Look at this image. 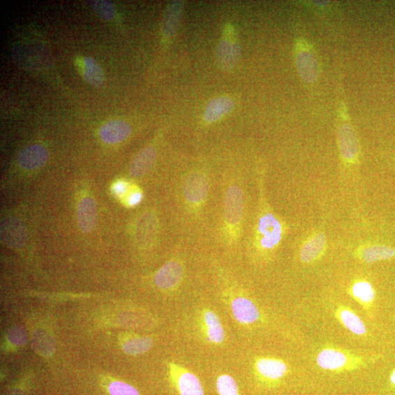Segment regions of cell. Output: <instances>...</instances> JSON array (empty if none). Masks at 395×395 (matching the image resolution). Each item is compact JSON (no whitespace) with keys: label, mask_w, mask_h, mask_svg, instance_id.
<instances>
[{"label":"cell","mask_w":395,"mask_h":395,"mask_svg":"<svg viewBox=\"0 0 395 395\" xmlns=\"http://www.w3.org/2000/svg\"><path fill=\"white\" fill-rule=\"evenodd\" d=\"M244 214V194L237 184L227 188L224 197L223 235L228 244L239 240Z\"/></svg>","instance_id":"1"},{"label":"cell","mask_w":395,"mask_h":395,"mask_svg":"<svg viewBox=\"0 0 395 395\" xmlns=\"http://www.w3.org/2000/svg\"><path fill=\"white\" fill-rule=\"evenodd\" d=\"M371 362L346 349L334 346L322 348L316 357L318 366L333 373L352 372L366 367Z\"/></svg>","instance_id":"2"},{"label":"cell","mask_w":395,"mask_h":395,"mask_svg":"<svg viewBox=\"0 0 395 395\" xmlns=\"http://www.w3.org/2000/svg\"><path fill=\"white\" fill-rule=\"evenodd\" d=\"M283 237V227L272 212L263 211L256 225L255 247L262 252L275 250Z\"/></svg>","instance_id":"3"},{"label":"cell","mask_w":395,"mask_h":395,"mask_svg":"<svg viewBox=\"0 0 395 395\" xmlns=\"http://www.w3.org/2000/svg\"><path fill=\"white\" fill-rule=\"evenodd\" d=\"M253 371L258 382L267 387H275L281 385L282 380L288 374L287 363L274 357H257L253 362Z\"/></svg>","instance_id":"4"},{"label":"cell","mask_w":395,"mask_h":395,"mask_svg":"<svg viewBox=\"0 0 395 395\" xmlns=\"http://www.w3.org/2000/svg\"><path fill=\"white\" fill-rule=\"evenodd\" d=\"M209 179L204 173L193 172L184 181L182 193L187 206L193 211L203 208L209 194Z\"/></svg>","instance_id":"5"},{"label":"cell","mask_w":395,"mask_h":395,"mask_svg":"<svg viewBox=\"0 0 395 395\" xmlns=\"http://www.w3.org/2000/svg\"><path fill=\"white\" fill-rule=\"evenodd\" d=\"M171 382L179 395H204V389L199 378L180 364H169Z\"/></svg>","instance_id":"6"},{"label":"cell","mask_w":395,"mask_h":395,"mask_svg":"<svg viewBox=\"0 0 395 395\" xmlns=\"http://www.w3.org/2000/svg\"><path fill=\"white\" fill-rule=\"evenodd\" d=\"M240 56V48L234 38L233 27L228 26L216 49L217 65L223 70H230L237 65Z\"/></svg>","instance_id":"7"},{"label":"cell","mask_w":395,"mask_h":395,"mask_svg":"<svg viewBox=\"0 0 395 395\" xmlns=\"http://www.w3.org/2000/svg\"><path fill=\"white\" fill-rule=\"evenodd\" d=\"M197 325L204 340L214 345H221L225 339V332L216 313L204 308L197 317Z\"/></svg>","instance_id":"8"},{"label":"cell","mask_w":395,"mask_h":395,"mask_svg":"<svg viewBox=\"0 0 395 395\" xmlns=\"http://www.w3.org/2000/svg\"><path fill=\"white\" fill-rule=\"evenodd\" d=\"M230 308L235 320L241 325H253L262 319V313L255 303L244 295H233Z\"/></svg>","instance_id":"9"},{"label":"cell","mask_w":395,"mask_h":395,"mask_svg":"<svg viewBox=\"0 0 395 395\" xmlns=\"http://www.w3.org/2000/svg\"><path fill=\"white\" fill-rule=\"evenodd\" d=\"M184 278V264L179 261L172 260L157 272L155 283L162 290L173 291L181 285Z\"/></svg>","instance_id":"10"},{"label":"cell","mask_w":395,"mask_h":395,"mask_svg":"<svg viewBox=\"0 0 395 395\" xmlns=\"http://www.w3.org/2000/svg\"><path fill=\"white\" fill-rule=\"evenodd\" d=\"M347 292L369 316L372 315L376 294L370 282L363 279L357 280L349 286Z\"/></svg>","instance_id":"11"},{"label":"cell","mask_w":395,"mask_h":395,"mask_svg":"<svg viewBox=\"0 0 395 395\" xmlns=\"http://www.w3.org/2000/svg\"><path fill=\"white\" fill-rule=\"evenodd\" d=\"M336 320L347 330L357 336L367 335V327L358 314L350 307L338 305L334 312Z\"/></svg>","instance_id":"12"},{"label":"cell","mask_w":395,"mask_h":395,"mask_svg":"<svg viewBox=\"0 0 395 395\" xmlns=\"http://www.w3.org/2000/svg\"><path fill=\"white\" fill-rule=\"evenodd\" d=\"M48 158V151L45 148L39 144H33L23 149L17 161L22 169L35 170L47 163Z\"/></svg>","instance_id":"13"},{"label":"cell","mask_w":395,"mask_h":395,"mask_svg":"<svg viewBox=\"0 0 395 395\" xmlns=\"http://www.w3.org/2000/svg\"><path fill=\"white\" fill-rule=\"evenodd\" d=\"M27 230L23 223L17 219H8L1 226V238L6 245L20 248L27 240Z\"/></svg>","instance_id":"14"},{"label":"cell","mask_w":395,"mask_h":395,"mask_svg":"<svg viewBox=\"0 0 395 395\" xmlns=\"http://www.w3.org/2000/svg\"><path fill=\"white\" fill-rule=\"evenodd\" d=\"M131 127L124 120H114L104 125L100 132L102 141L105 144H117L126 140L131 133Z\"/></svg>","instance_id":"15"},{"label":"cell","mask_w":395,"mask_h":395,"mask_svg":"<svg viewBox=\"0 0 395 395\" xmlns=\"http://www.w3.org/2000/svg\"><path fill=\"white\" fill-rule=\"evenodd\" d=\"M77 220L80 230L84 233L92 232L97 225L98 211L92 198H84L78 207Z\"/></svg>","instance_id":"16"},{"label":"cell","mask_w":395,"mask_h":395,"mask_svg":"<svg viewBox=\"0 0 395 395\" xmlns=\"http://www.w3.org/2000/svg\"><path fill=\"white\" fill-rule=\"evenodd\" d=\"M156 158V149L154 146L146 147L133 160L130 167V174L134 178L144 177L154 166Z\"/></svg>","instance_id":"17"},{"label":"cell","mask_w":395,"mask_h":395,"mask_svg":"<svg viewBox=\"0 0 395 395\" xmlns=\"http://www.w3.org/2000/svg\"><path fill=\"white\" fill-rule=\"evenodd\" d=\"M234 106V101L230 98H215L207 105L204 113V120L208 124H214L232 112Z\"/></svg>","instance_id":"18"},{"label":"cell","mask_w":395,"mask_h":395,"mask_svg":"<svg viewBox=\"0 0 395 395\" xmlns=\"http://www.w3.org/2000/svg\"><path fill=\"white\" fill-rule=\"evenodd\" d=\"M326 237L318 234L309 239L301 248L300 258L302 262L313 263L322 257L326 248Z\"/></svg>","instance_id":"19"},{"label":"cell","mask_w":395,"mask_h":395,"mask_svg":"<svg viewBox=\"0 0 395 395\" xmlns=\"http://www.w3.org/2000/svg\"><path fill=\"white\" fill-rule=\"evenodd\" d=\"M341 154L346 161L354 160L358 154L359 147L354 130L350 126H343L339 131Z\"/></svg>","instance_id":"20"},{"label":"cell","mask_w":395,"mask_h":395,"mask_svg":"<svg viewBox=\"0 0 395 395\" xmlns=\"http://www.w3.org/2000/svg\"><path fill=\"white\" fill-rule=\"evenodd\" d=\"M297 64L298 70L302 79L308 82L316 80L318 75V68L316 59L312 53L303 50L297 54Z\"/></svg>","instance_id":"21"},{"label":"cell","mask_w":395,"mask_h":395,"mask_svg":"<svg viewBox=\"0 0 395 395\" xmlns=\"http://www.w3.org/2000/svg\"><path fill=\"white\" fill-rule=\"evenodd\" d=\"M184 7V2L174 1L167 9L163 24V33L165 38H171L175 33Z\"/></svg>","instance_id":"22"},{"label":"cell","mask_w":395,"mask_h":395,"mask_svg":"<svg viewBox=\"0 0 395 395\" xmlns=\"http://www.w3.org/2000/svg\"><path fill=\"white\" fill-rule=\"evenodd\" d=\"M358 256L362 262L371 264L395 257V249L385 246H368L361 249Z\"/></svg>","instance_id":"23"},{"label":"cell","mask_w":395,"mask_h":395,"mask_svg":"<svg viewBox=\"0 0 395 395\" xmlns=\"http://www.w3.org/2000/svg\"><path fill=\"white\" fill-rule=\"evenodd\" d=\"M83 77L84 80L95 87H100L104 84L105 74L100 65L97 61L87 57L83 62Z\"/></svg>","instance_id":"24"},{"label":"cell","mask_w":395,"mask_h":395,"mask_svg":"<svg viewBox=\"0 0 395 395\" xmlns=\"http://www.w3.org/2000/svg\"><path fill=\"white\" fill-rule=\"evenodd\" d=\"M153 345L154 341L149 337L134 336L124 343V349L128 355L136 356L149 351Z\"/></svg>","instance_id":"25"},{"label":"cell","mask_w":395,"mask_h":395,"mask_svg":"<svg viewBox=\"0 0 395 395\" xmlns=\"http://www.w3.org/2000/svg\"><path fill=\"white\" fill-rule=\"evenodd\" d=\"M219 395H241L235 379L229 374L221 375L216 382Z\"/></svg>","instance_id":"26"},{"label":"cell","mask_w":395,"mask_h":395,"mask_svg":"<svg viewBox=\"0 0 395 395\" xmlns=\"http://www.w3.org/2000/svg\"><path fill=\"white\" fill-rule=\"evenodd\" d=\"M89 5L100 17L105 20L111 21L116 16L115 7L110 1L94 0V1H89Z\"/></svg>","instance_id":"27"},{"label":"cell","mask_w":395,"mask_h":395,"mask_svg":"<svg viewBox=\"0 0 395 395\" xmlns=\"http://www.w3.org/2000/svg\"><path fill=\"white\" fill-rule=\"evenodd\" d=\"M109 391L112 395H140L135 387L121 382L112 383L109 387Z\"/></svg>","instance_id":"28"},{"label":"cell","mask_w":395,"mask_h":395,"mask_svg":"<svg viewBox=\"0 0 395 395\" xmlns=\"http://www.w3.org/2000/svg\"><path fill=\"white\" fill-rule=\"evenodd\" d=\"M143 200V193L140 191H135L129 194L126 204L128 207L137 206Z\"/></svg>","instance_id":"29"},{"label":"cell","mask_w":395,"mask_h":395,"mask_svg":"<svg viewBox=\"0 0 395 395\" xmlns=\"http://www.w3.org/2000/svg\"><path fill=\"white\" fill-rule=\"evenodd\" d=\"M128 191V184L124 180H119L115 182L112 187V192L117 196H123Z\"/></svg>","instance_id":"30"},{"label":"cell","mask_w":395,"mask_h":395,"mask_svg":"<svg viewBox=\"0 0 395 395\" xmlns=\"http://www.w3.org/2000/svg\"><path fill=\"white\" fill-rule=\"evenodd\" d=\"M10 341L15 345H20L26 342V337L24 332L19 329L18 336H17L16 333L13 331L10 333Z\"/></svg>","instance_id":"31"},{"label":"cell","mask_w":395,"mask_h":395,"mask_svg":"<svg viewBox=\"0 0 395 395\" xmlns=\"http://www.w3.org/2000/svg\"><path fill=\"white\" fill-rule=\"evenodd\" d=\"M390 382L392 385L395 387V369L392 371L390 376Z\"/></svg>","instance_id":"32"}]
</instances>
